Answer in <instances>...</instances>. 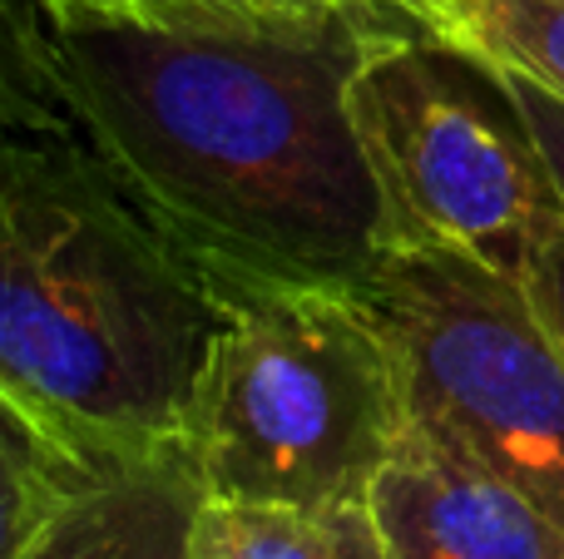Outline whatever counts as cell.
I'll return each mask as SVG.
<instances>
[{
    "label": "cell",
    "instance_id": "6da1fadb",
    "mask_svg": "<svg viewBox=\"0 0 564 559\" xmlns=\"http://www.w3.org/2000/svg\"><path fill=\"white\" fill-rule=\"evenodd\" d=\"M367 20L312 40L50 20V85L95 164L234 293L361 287L401 248L347 109Z\"/></svg>",
    "mask_w": 564,
    "mask_h": 559
},
{
    "label": "cell",
    "instance_id": "7a4b0ae2",
    "mask_svg": "<svg viewBox=\"0 0 564 559\" xmlns=\"http://www.w3.org/2000/svg\"><path fill=\"white\" fill-rule=\"evenodd\" d=\"M234 287L105 174L0 149V392L79 446L184 441Z\"/></svg>",
    "mask_w": 564,
    "mask_h": 559
},
{
    "label": "cell",
    "instance_id": "3957f363",
    "mask_svg": "<svg viewBox=\"0 0 564 559\" xmlns=\"http://www.w3.org/2000/svg\"><path fill=\"white\" fill-rule=\"evenodd\" d=\"M411 426L381 317L347 283H248L208 347L184 451L208 501H367Z\"/></svg>",
    "mask_w": 564,
    "mask_h": 559
},
{
    "label": "cell",
    "instance_id": "277c9868",
    "mask_svg": "<svg viewBox=\"0 0 564 559\" xmlns=\"http://www.w3.org/2000/svg\"><path fill=\"white\" fill-rule=\"evenodd\" d=\"M347 109L401 243H441L520 277L560 208L506 79L426 25L371 15Z\"/></svg>",
    "mask_w": 564,
    "mask_h": 559
},
{
    "label": "cell",
    "instance_id": "5b68a950",
    "mask_svg": "<svg viewBox=\"0 0 564 559\" xmlns=\"http://www.w3.org/2000/svg\"><path fill=\"white\" fill-rule=\"evenodd\" d=\"M416 421L535 495L564 525V357L520 277L441 243H401L361 283Z\"/></svg>",
    "mask_w": 564,
    "mask_h": 559
},
{
    "label": "cell",
    "instance_id": "8992f818",
    "mask_svg": "<svg viewBox=\"0 0 564 559\" xmlns=\"http://www.w3.org/2000/svg\"><path fill=\"white\" fill-rule=\"evenodd\" d=\"M387 559H564V525L446 431L416 421L367 491Z\"/></svg>",
    "mask_w": 564,
    "mask_h": 559
},
{
    "label": "cell",
    "instance_id": "52a82bcc",
    "mask_svg": "<svg viewBox=\"0 0 564 559\" xmlns=\"http://www.w3.org/2000/svg\"><path fill=\"white\" fill-rule=\"evenodd\" d=\"M204 505L184 441L95 446L20 559H194L188 530Z\"/></svg>",
    "mask_w": 564,
    "mask_h": 559
},
{
    "label": "cell",
    "instance_id": "ba28073f",
    "mask_svg": "<svg viewBox=\"0 0 564 559\" xmlns=\"http://www.w3.org/2000/svg\"><path fill=\"white\" fill-rule=\"evenodd\" d=\"M194 559H387L367 501L341 505H273L208 501L188 530Z\"/></svg>",
    "mask_w": 564,
    "mask_h": 559
},
{
    "label": "cell",
    "instance_id": "9c48e42d",
    "mask_svg": "<svg viewBox=\"0 0 564 559\" xmlns=\"http://www.w3.org/2000/svg\"><path fill=\"white\" fill-rule=\"evenodd\" d=\"M45 20L139 25L169 35H273L312 40L351 15L347 0H40Z\"/></svg>",
    "mask_w": 564,
    "mask_h": 559
},
{
    "label": "cell",
    "instance_id": "30bf717a",
    "mask_svg": "<svg viewBox=\"0 0 564 559\" xmlns=\"http://www.w3.org/2000/svg\"><path fill=\"white\" fill-rule=\"evenodd\" d=\"M89 451L95 446L69 441L40 412L0 392V559H20Z\"/></svg>",
    "mask_w": 564,
    "mask_h": 559
},
{
    "label": "cell",
    "instance_id": "8fae6325",
    "mask_svg": "<svg viewBox=\"0 0 564 559\" xmlns=\"http://www.w3.org/2000/svg\"><path fill=\"white\" fill-rule=\"evenodd\" d=\"M436 35L564 99V0H451Z\"/></svg>",
    "mask_w": 564,
    "mask_h": 559
},
{
    "label": "cell",
    "instance_id": "7c38bea8",
    "mask_svg": "<svg viewBox=\"0 0 564 559\" xmlns=\"http://www.w3.org/2000/svg\"><path fill=\"white\" fill-rule=\"evenodd\" d=\"M520 287H525L535 317L545 322L550 342L564 357V208L540 223L535 243L525 253V267H520Z\"/></svg>",
    "mask_w": 564,
    "mask_h": 559
},
{
    "label": "cell",
    "instance_id": "4fadbf2b",
    "mask_svg": "<svg viewBox=\"0 0 564 559\" xmlns=\"http://www.w3.org/2000/svg\"><path fill=\"white\" fill-rule=\"evenodd\" d=\"M500 79H506L510 99H516L520 119H525L530 139H535L540 164H545L550 184H555V198L564 208V99L550 95L545 85H535L530 75H516V69H500Z\"/></svg>",
    "mask_w": 564,
    "mask_h": 559
},
{
    "label": "cell",
    "instance_id": "5bb4252c",
    "mask_svg": "<svg viewBox=\"0 0 564 559\" xmlns=\"http://www.w3.org/2000/svg\"><path fill=\"white\" fill-rule=\"evenodd\" d=\"M347 6L351 10H371V15H397V20H411V25L436 30L451 0H347Z\"/></svg>",
    "mask_w": 564,
    "mask_h": 559
}]
</instances>
